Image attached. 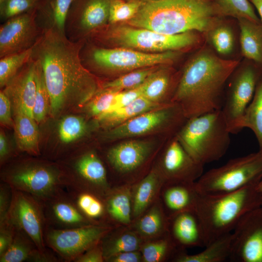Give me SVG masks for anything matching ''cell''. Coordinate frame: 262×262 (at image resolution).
Here are the masks:
<instances>
[{
  "instance_id": "obj_1",
  "label": "cell",
  "mask_w": 262,
  "mask_h": 262,
  "mask_svg": "<svg viewBox=\"0 0 262 262\" xmlns=\"http://www.w3.org/2000/svg\"><path fill=\"white\" fill-rule=\"evenodd\" d=\"M82 40L72 41L52 27L42 32L34 45L32 58L41 66L53 116L87 104L102 88L82 64Z\"/></svg>"
},
{
  "instance_id": "obj_2",
  "label": "cell",
  "mask_w": 262,
  "mask_h": 262,
  "mask_svg": "<svg viewBox=\"0 0 262 262\" xmlns=\"http://www.w3.org/2000/svg\"><path fill=\"white\" fill-rule=\"evenodd\" d=\"M238 60H227L202 47L185 63L172 102L178 104L187 118L221 110L225 89L239 65Z\"/></svg>"
},
{
  "instance_id": "obj_3",
  "label": "cell",
  "mask_w": 262,
  "mask_h": 262,
  "mask_svg": "<svg viewBox=\"0 0 262 262\" xmlns=\"http://www.w3.org/2000/svg\"><path fill=\"white\" fill-rule=\"evenodd\" d=\"M135 3L134 16L125 22L167 34H205L226 17L217 0H126Z\"/></svg>"
},
{
  "instance_id": "obj_4",
  "label": "cell",
  "mask_w": 262,
  "mask_h": 262,
  "mask_svg": "<svg viewBox=\"0 0 262 262\" xmlns=\"http://www.w3.org/2000/svg\"><path fill=\"white\" fill-rule=\"evenodd\" d=\"M257 185L221 195L198 193L195 210L204 229L206 246L231 233L245 215L262 206V192Z\"/></svg>"
},
{
  "instance_id": "obj_5",
  "label": "cell",
  "mask_w": 262,
  "mask_h": 262,
  "mask_svg": "<svg viewBox=\"0 0 262 262\" xmlns=\"http://www.w3.org/2000/svg\"><path fill=\"white\" fill-rule=\"evenodd\" d=\"M203 34L188 31L167 34L125 23L108 24L91 36L107 48H124L148 52L183 51L198 46Z\"/></svg>"
},
{
  "instance_id": "obj_6",
  "label": "cell",
  "mask_w": 262,
  "mask_h": 262,
  "mask_svg": "<svg viewBox=\"0 0 262 262\" xmlns=\"http://www.w3.org/2000/svg\"><path fill=\"white\" fill-rule=\"evenodd\" d=\"M230 134L219 110L187 118L176 137L190 156L204 166L225 154Z\"/></svg>"
},
{
  "instance_id": "obj_7",
  "label": "cell",
  "mask_w": 262,
  "mask_h": 262,
  "mask_svg": "<svg viewBox=\"0 0 262 262\" xmlns=\"http://www.w3.org/2000/svg\"><path fill=\"white\" fill-rule=\"evenodd\" d=\"M262 180V152L258 151L229 160L203 173L195 182L198 192L216 195L257 185Z\"/></svg>"
},
{
  "instance_id": "obj_8",
  "label": "cell",
  "mask_w": 262,
  "mask_h": 262,
  "mask_svg": "<svg viewBox=\"0 0 262 262\" xmlns=\"http://www.w3.org/2000/svg\"><path fill=\"white\" fill-rule=\"evenodd\" d=\"M1 181L13 189L44 201L65 189L66 180L57 165L37 161L16 165L2 175Z\"/></svg>"
},
{
  "instance_id": "obj_9",
  "label": "cell",
  "mask_w": 262,
  "mask_h": 262,
  "mask_svg": "<svg viewBox=\"0 0 262 262\" xmlns=\"http://www.w3.org/2000/svg\"><path fill=\"white\" fill-rule=\"evenodd\" d=\"M180 53H148L124 48L95 47L90 50L88 60L93 66L103 71L124 74L145 67L172 65Z\"/></svg>"
},
{
  "instance_id": "obj_10",
  "label": "cell",
  "mask_w": 262,
  "mask_h": 262,
  "mask_svg": "<svg viewBox=\"0 0 262 262\" xmlns=\"http://www.w3.org/2000/svg\"><path fill=\"white\" fill-rule=\"evenodd\" d=\"M111 228L100 223L66 229L46 227L45 241L62 262H73L79 256L101 241Z\"/></svg>"
},
{
  "instance_id": "obj_11",
  "label": "cell",
  "mask_w": 262,
  "mask_h": 262,
  "mask_svg": "<svg viewBox=\"0 0 262 262\" xmlns=\"http://www.w3.org/2000/svg\"><path fill=\"white\" fill-rule=\"evenodd\" d=\"M221 109L231 133L239 132L243 116L251 101L259 81L257 70L251 66L236 69L230 77Z\"/></svg>"
},
{
  "instance_id": "obj_12",
  "label": "cell",
  "mask_w": 262,
  "mask_h": 262,
  "mask_svg": "<svg viewBox=\"0 0 262 262\" xmlns=\"http://www.w3.org/2000/svg\"><path fill=\"white\" fill-rule=\"evenodd\" d=\"M187 118L180 107L175 103L149 111L109 130L105 134L110 140L142 135L157 129H181L183 119Z\"/></svg>"
},
{
  "instance_id": "obj_13",
  "label": "cell",
  "mask_w": 262,
  "mask_h": 262,
  "mask_svg": "<svg viewBox=\"0 0 262 262\" xmlns=\"http://www.w3.org/2000/svg\"><path fill=\"white\" fill-rule=\"evenodd\" d=\"M25 233L42 252L49 249L45 241L46 221L41 201L33 196L13 189V198L8 219Z\"/></svg>"
},
{
  "instance_id": "obj_14",
  "label": "cell",
  "mask_w": 262,
  "mask_h": 262,
  "mask_svg": "<svg viewBox=\"0 0 262 262\" xmlns=\"http://www.w3.org/2000/svg\"><path fill=\"white\" fill-rule=\"evenodd\" d=\"M232 235L230 261L262 262V206L245 215Z\"/></svg>"
},
{
  "instance_id": "obj_15",
  "label": "cell",
  "mask_w": 262,
  "mask_h": 262,
  "mask_svg": "<svg viewBox=\"0 0 262 262\" xmlns=\"http://www.w3.org/2000/svg\"><path fill=\"white\" fill-rule=\"evenodd\" d=\"M36 6L8 19L0 28V57L20 52L33 47L42 32L36 23Z\"/></svg>"
},
{
  "instance_id": "obj_16",
  "label": "cell",
  "mask_w": 262,
  "mask_h": 262,
  "mask_svg": "<svg viewBox=\"0 0 262 262\" xmlns=\"http://www.w3.org/2000/svg\"><path fill=\"white\" fill-rule=\"evenodd\" d=\"M110 0H73L66 23L74 38L93 33L109 24Z\"/></svg>"
},
{
  "instance_id": "obj_17",
  "label": "cell",
  "mask_w": 262,
  "mask_h": 262,
  "mask_svg": "<svg viewBox=\"0 0 262 262\" xmlns=\"http://www.w3.org/2000/svg\"><path fill=\"white\" fill-rule=\"evenodd\" d=\"M71 166L73 173L66 176V186L89 191L101 198L108 193L106 169L95 152L90 151L82 154L75 158Z\"/></svg>"
},
{
  "instance_id": "obj_18",
  "label": "cell",
  "mask_w": 262,
  "mask_h": 262,
  "mask_svg": "<svg viewBox=\"0 0 262 262\" xmlns=\"http://www.w3.org/2000/svg\"><path fill=\"white\" fill-rule=\"evenodd\" d=\"M42 202L48 227L66 229L99 223L86 217L65 189Z\"/></svg>"
},
{
  "instance_id": "obj_19",
  "label": "cell",
  "mask_w": 262,
  "mask_h": 262,
  "mask_svg": "<svg viewBox=\"0 0 262 262\" xmlns=\"http://www.w3.org/2000/svg\"><path fill=\"white\" fill-rule=\"evenodd\" d=\"M162 165L169 182H195L203 173L204 166L190 156L176 136L170 141L165 149Z\"/></svg>"
},
{
  "instance_id": "obj_20",
  "label": "cell",
  "mask_w": 262,
  "mask_h": 262,
  "mask_svg": "<svg viewBox=\"0 0 262 262\" xmlns=\"http://www.w3.org/2000/svg\"><path fill=\"white\" fill-rule=\"evenodd\" d=\"M36 88V64L32 58L8 83L3 92L13 103L15 113L22 112L33 118Z\"/></svg>"
},
{
  "instance_id": "obj_21",
  "label": "cell",
  "mask_w": 262,
  "mask_h": 262,
  "mask_svg": "<svg viewBox=\"0 0 262 262\" xmlns=\"http://www.w3.org/2000/svg\"><path fill=\"white\" fill-rule=\"evenodd\" d=\"M150 142L132 140L119 144L107 152V158L110 164L121 172L131 171L146 160L152 150Z\"/></svg>"
},
{
  "instance_id": "obj_22",
  "label": "cell",
  "mask_w": 262,
  "mask_h": 262,
  "mask_svg": "<svg viewBox=\"0 0 262 262\" xmlns=\"http://www.w3.org/2000/svg\"><path fill=\"white\" fill-rule=\"evenodd\" d=\"M171 217V238L176 246H206L204 229L195 210L185 211Z\"/></svg>"
},
{
  "instance_id": "obj_23",
  "label": "cell",
  "mask_w": 262,
  "mask_h": 262,
  "mask_svg": "<svg viewBox=\"0 0 262 262\" xmlns=\"http://www.w3.org/2000/svg\"><path fill=\"white\" fill-rule=\"evenodd\" d=\"M180 76L171 65L161 66L147 80L142 97L156 103L169 95L172 98Z\"/></svg>"
},
{
  "instance_id": "obj_24",
  "label": "cell",
  "mask_w": 262,
  "mask_h": 262,
  "mask_svg": "<svg viewBox=\"0 0 262 262\" xmlns=\"http://www.w3.org/2000/svg\"><path fill=\"white\" fill-rule=\"evenodd\" d=\"M198 195L195 182H170L164 197L171 216L195 210Z\"/></svg>"
},
{
  "instance_id": "obj_25",
  "label": "cell",
  "mask_w": 262,
  "mask_h": 262,
  "mask_svg": "<svg viewBox=\"0 0 262 262\" xmlns=\"http://www.w3.org/2000/svg\"><path fill=\"white\" fill-rule=\"evenodd\" d=\"M169 104L170 103L162 104L154 102L141 96L131 103L105 114L96 119L102 127L109 130L141 114L160 108Z\"/></svg>"
},
{
  "instance_id": "obj_26",
  "label": "cell",
  "mask_w": 262,
  "mask_h": 262,
  "mask_svg": "<svg viewBox=\"0 0 262 262\" xmlns=\"http://www.w3.org/2000/svg\"><path fill=\"white\" fill-rule=\"evenodd\" d=\"M36 121L22 112L16 113L14 127L18 148L29 154L39 155V131Z\"/></svg>"
},
{
  "instance_id": "obj_27",
  "label": "cell",
  "mask_w": 262,
  "mask_h": 262,
  "mask_svg": "<svg viewBox=\"0 0 262 262\" xmlns=\"http://www.w3.org/2000/svg\"><path fill=\"white\" fill-rule=\"evenodd\" d=\"M232 238V232L228 233L210 243L199 253L188 255L180 252L174 260L178 262H222L229 260Z\"/></svg>"
},
{
  "instance_id": "obj_28",
  "label": "cell",
  "mask_w": 262,
  "mask_h": 262,
  "mask_svg": "<svg viewBox=\"0 0 262 262\" xmlns=\"http://www.w3.org/2000/svg\"><path fill=\"white\" fill-rule=\"evenodd\" d=\"M238 21L242 54L256 63H262V26L246 18Z\"/></svg>"
},
{
  "instance_id": "obj_29",
  "label": "cell",
  "mask_w": 262,
  "mask_h": 262,
  "mask_svg": "<svg viewBox=\"0 0 262 262\" xmlns=\"http://www.w3.org/2000/svg\"><path fill=\"white\" fill-rule=\"evenodd\" d=\"M65 189L79 210L89 219L97 222L96 219L105 215L104 201L98 195L71 186H66Z\"/></svg>"
},
{
  "instance_id": "obj_30",
  "label": "cell",
  "mask_w": 262,
  "mask_h": 262,
  "mask_svg": "<svg viewBox=\"0 0 262 262\" xmlns=\"http://www.w3.org/2000/svg\"><path fill=\"white\" fill-rule=\"evenodd\" d=\"M38 250L32 240L25 233L16 228L11 244L0 255V262H32Z\"/></svg>"
},
{
  "instance_id": "obj_31",
  "label": "cell",
  "mask_w": 262,
  "mask_h": 262,
  "mask_svg": "<svg viewBox=\"0 0 262 262\" xmlns=\"http://www.w3.org/2000/svg\"><path fill=\"white\" fill-rule=\"evenodd\" d=\"M250 129L258 142L259 151L262 152V79L258 82L253 98L241 119L239 129Z\"/></svg>"
},
{
  "instance_id": "obj_32",
  "label": "cell",
  "mask_w": 262,
  "mask_h": 262,
  "mask_svg": "<svg viewBox=\"0 0 262 262\" xmlns=\"http://www.w3.org/2000/svg\"><path fill=\"white\" fill-rule=\"evenodd\" d=\"M73 0H39L37 12L52 21V26L66 34V25L68 12Z\"/></svg>"
},
{
  "instance_id": "obj_33",
  "label": "cell",
  "mask_w": 262,
  "mask_h": 262,
  "mask_svg": "<svg viewBox=\"0 0 262 262\" xmlns=\"http://www.w3.org/2000/svg\"><path fill=\"white\" fill-rule=\"evenodd\" d=\"M34 45L30 49L23 51L0 58V87L7 85L17 75L18 71L31 60L33 54Z\"/></svg>"
},
{
  "instance_id": "obj_34",
  "label": "cell",
  "mask_w": 262,
  "mask_h": 262,
  "mask_svg": "<svg viewBox=\"0 0 262 262\" xmlns=\"http://www.w3.org/2000/svg\"><path fill=\"white\" fill-rule=\"evenodd\" d=\"M104 198L105 213H107L110 217L124 224L130 222L131 199L127 190L112 195H106Z\"/></svg>"
},
{
  "instance_id": "obj_35",
  "label": "cell",
  "mask_w": 262,
  "mask_h": 262,
  "mask_svg": "<svg viewBox=\"0 0 262 262\" xmlns=\"http://www.w3.org/2000/svg\"><path fill=\"white\" fill-rule=\"evenodd\" d=\"M158 184H160V178L154 170L139 183L134 196V215H140L147 208L156 192Z\"/></svg>"
},
{
  "instance_id": "obj_36",
  "label": "cell",
  "mask_w": 262,
  "mask_h": 262,
  "mask_svg": "<svg viewBox=\"0 0 262 262\" xmlns=\"http://www.w3.org/2000/svg\"><path fill=\"white\" fill-rule=\"evenodd\" d=\"M160 66L138 69L124 73L117 78L104 82L102 84V88L120 91L136 88L143 84Z\"/></svg>"
},
{
  "instance_id": "obj_37",
  "label": "cell",
  "mask_w": 262,
  "mask_h": 262,
  "mask_svg": "<svg viewBox=\"0 0 262 262\" xmlns=\"http://www.w3.org/2000/svg\"><path fill=\"white\" fill-rule=\"evenodd\" d=\"M105 261L117 254L136 251L140 245V240L132 233H126L119 236L101 240Z\"/></svg>"
},
{
  "instance_id": "obj_38",
  "label": "cell",
  "mask_w": 262,
  "mask_h": 262,
  "mask_svg": "<svg viewBox=\"0 0 262 262\" xmlns=\"http://www.w3.org/2000/svg\"><path fill=\"white\" fill-rule=\"evenodd\" d=\"M222 20L205 35L208 37L217 53L228 55L231 52L234 44V35L231 28Z\"/></svg>"
},
{
  "instance_id": "obj_39",
  "label": "cell",
  "mask_w": 262,
  "mask_h": 262,
  "mask_svg": "<svg viewBox=\"0 0 262 262\" xmlns=\"http://www.w3.org/2000/svg\"><path fill=\"white\" fill-rule=\"evenodd\" d=\"M120 90L102 88L88 102L87 109L91 116L96 118L112 111L115 104L116 96Z\"/></svg>"
},
{
  "instance_id": "obj_40",
  "label": "cell",
  "mask_w": 262,
  "mask_h": 262,
  "mask_svg": "<svg viewBox=\"0 0 262 262\" xmlns=\"http://www.w3.org/2000/svg\"><path fill=\"white\" fill-rule=\"evenodd\" d=\"M87 131V125L82 117L69 115L63 117L58 127L60 140L64 143L68 144L82 136Z\"/></svg>"
},
{
  "instance_id": "obj_41",
  "label": "cell",
  "mask_w": 262,
  "mask_h": 262,
  "mask_svg": "<svg viewBox=\"0 0 262 262\" xmlns=\"http://www.w3.org/2000/svg\"><path fill=\"white\" fill-rule=\"evenodd\" d=\"M225 17L246 18L260 23L252 4L248 0H217Z\"/></svg>"
},
{
  "instance_id": "obj_42",
  "label": "cell",
  "mask_w": 262,
  "mask_h": 262,
  "mask_svg": "<svg viewBox=\"0 0 262 262\" xmlns=\"http://www.w3.org/2000/svg\"><path fill=\"white\" fill-rule=\"evenodd\" d=\"M34 60L36 64L37 88L33 108V117L36 122L39 123L45 119L49 110H50V98L41 66L38 62Z\"/></svg>"
},
{
  "instance_id": "obj_43",
  "label": "cell",
  "mask_w": 262,
  "mask_h": 262,
  "mask_svg": "<svg viewBox=\"0 0 262 262\" xmlns=\"http://www.w3.org/2000/svg\"><path fill=\"white\" fill-rule=\"evenodd\" d=\"M176 246L171 238L149 243L143 248V259L146 262H161L173 254Z\"/></svg>"
},
{
  "instance_id": "obj_44",
  "label": "cell",
  "mask_w": 262,
  "mask_h": 262,
  "mask_svg": "<svg viewBox=\"0 0 262 262\" xmlns=\"http://www.w3.org/2000/svg\"><path fill=\"white\" fill-rule=\"evenodd\" d=\"M137 5L126 0H110L109 24L125 23L136 14Z\"/></svg>"
},
{
  "instance_id": "obj_45",
  "label": "cell",
  "mask_w": 262,
  "mask_h": 262,
  "mask_svg": "<svg viewBox=\"0 0 262 262\" xmlns=\"http://www.w3.org/2000/svg\"><path fill=\"white\" fill-rule=\"evenodd\" d=\"M164 226V220L161 211L157 207L152 208L139 221V232L147 236H153L162 231Z\"/></svg>"
},
{
  "instance_id": "obj_46",
  "label": "cell",
  "mask_w": 262,
  "mask_h": 262,
  "mask_svg": "<svg viewBox=\"0 0 262 262\" xmlns=\"http://www.w3.org/2000/svg\"><path fill=\"white\" fill-rule=\"evenodd\" d=\"M39 0H4L0 4V13L2 18H10L27 12L34 8Z\"/></svg>"
},
{
  "instance_id": "obj_47",
  "label": "cell",
  "mask_w": 262,
  "mask_h": 262,
  "mask_svg": "<svg viewBox=\"0 0 262 262\" xmlns=\"http://www.w3.org/2000/svg\"><path fill=\"white\" fill-rule=\"evenodd\" d=\"M13 198V188L7 183H0V223L8 219Z\"/></svg>"
},
{
  "instance_id": "obj_48",
  "label": "cell",
  "mask_w": 262,
  "mask_h": 262,
  "mask_svg": "<svg viewBox=\"0 0 262 262\" xmlns=\"http://www.w3.org/2000/svg\"><path fill=\"white\" fill-rule=\"evenodd\" d=\"M146 81L136 88L119 91L116 96L115 104L113 111L125 106L142 96Z\"/></svg>"
},
{
  "instance_id": "obj_49",
  "label": "cell",
  "mask_w": 262,
  "mask_h": 262,
  "mask_svg": "<svg viewBox=\"0 0 262 262\" xmlns=\"http://www.w3.org/2000/svg\"><path fill=\"white\" fill-rule=\"evenodd\" d=\"M16 228L8 220L0 223V255H2L11 244Z\"/></svg>"
},
{
  "instance_id": "obj_50",
  "label": "cell",
  "mask_w": 262,
  "mask_h": 262,
  "mask_svg": "<svg viewBox=\"0 0 262 262\" xmlns=\"http://www.w3.org/2000/svg\"><path fill=\"white\" fill-rule=\"evenodd\" d=\"M105 261L101 241L77 257L73 262H102Z\"/></svg>"
},
{
  "instance_id": "obj_51",
  "label": "cell",
  "mask_w": 262,
  "mask_h": 262,
  "mask_svg": "<svg viewBox=\"0 0 262 262\" xmlns=\"http://www.w3.org/2000/svg\"><path fill=\"white\" fill-rule=\"evenodd\" d=\"M11 102L8 96L3 92H0V121L1 124L13 126L14 121L12 118Z\"/></svg>"
},
{
  "instance_id": "obj_52",
  "label": "cell",
  "mask_w": 262,
  "mask_h": 262,
  "mask_svg": "<svg viewBox=\"0 0 262 262\" xmlns=\"http://www.w3.org/2000/svg\"><path fill=\"white\" fill-rule=\"evenodd\" d=\"M140 253L136 251H128L117 254L108 259L110 262H138L141 260Z\"/></svg>"
},
{
  "instance_id": "obj_53",
  "label": "cell",
  "mask_w": 262,
  "mask_h": 262,
  "mask_svg": "<svg viewBox=\"0 0 262 262\" xmlns=\"http://www.w3.org/2000/svg\"><path fill=\"white\" fill-rule=\"evenodd\" d=\"M9 155V148L6 138L4 133L1 131L0 132V159L2 163L5 160Z\"/></svg>"
},
{
  "instance_id": "obj_54",
  "label": "cell",
  "mask_w": 262,
  "mask_h": 262,
  "mask_svg": "<svg viewBox=\"0 0 262 262\" xmlns=\"http://www.w3.org/2000/svg\"><path fill=\"white\" fill-rule=\"evenodd\" d=\"M257 9L262 22V0H249Z\"/></svg>"
},
{
  "instance_id": "obj_55",
  "label": "cell",
  "mask_w": 262,
  "mask_h": 262,
  "mask_svg": "<svg viewBox=\"0 0 262 262\" xmlns=\"http://www.w3.org/2000/svg\"><path fill=\"white\" fill-rule=\"evenodd\" d=\"M258 190L262 192V180L260 181V182L257 185Z\"/></svg>"
},
{
  "instance_id": "obj_56",
  "label": "cell",
  "mask_w": 262,
  "mask_h": 262,
  "mask_svg": "<svg viewBox=\"0 0 262 262\" xmlns=\"http://www.w3.org/2000/svg\"><path fill=\"white\" fill-rule=\"evenodd\" d=\"M4 0H0V4Z\"/></svg>"
},
{
  "instance_id": "obj_57",
  "label": "cell",
  "mask_w": 262,
  "mask_h": 262,
  "mask_svg": "<svg viewBox=\"0 0 262 262\" xmlns=\"http://www.w3.org/2000/svg\"></svg>"
}]
</instances>
